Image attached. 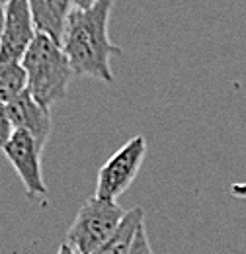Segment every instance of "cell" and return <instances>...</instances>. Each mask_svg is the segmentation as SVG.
<instances>
[{
    "label": "cell",
    "instance_id": "8fae6325",
    "mask_svg": "<svg viewBox=\"0 0 246 254\" xmlns=\"http://www.w3.org/2000/svg\"><path fill=\"white\" fill-rule=\"evenodd\" d=\"M127 254H154L151 243H149V237H147V231H145V223L137 229V235H135Z\"/></svg>",
    "mask_w": 246,
    "mask_h": 254
},
{
    "label": "cell",
    "instance_id": "9c48e42d",
    "mask_svg": "<svg viewBox=\"0 0 246 254\" xmlns=\"http://www.w3.org/2000/svg\"><path fill=\"white\" fill-rule=\"evenodd\" d=\"M145 223V211L143 207H133L125 213L123 221L120 223L118 231L112 235V239L98 251L96 254H127L135 235H137V229Z\"/></svg>",
    "mask_w": 246,
    "mask_h": 254
},
{
    "label": "cell",
    "instance_id": "8992f818",
    "mask_svg": "<svg viewBox=\"0 0 246 254\" xmlns=\"http://www.w3.org/2000/svg\"><path fill=\"white\" fill-rule=\"evenodd\" d=\"M35 33L28 0H4L0 63H22Z\"/></svg>",
    "mask_w": 246,
    "mask_h": 254
},
{
    "label": "cell",
    "instance_id": "30bf717a",
    "mask_svg": "<svg viewBox=\"0 0 246 254\" xmlns=\"http://www.w3.org/2000/svg\"><path fill=\"white\" fill-rule=\"evenodd\" d=\"M26 90L22 63H0V104H10Z\"/></svg>",
    "mask_w": 246,
    "mask_h": 254
},
{
    "label": "cell",
    "instance_id": "52a82bcc",
    "mask_svg": "<svg viewBox=\"0 0 246 254\" xmlns=\"http://www.w3.org/2000/svg\"><path fill=\"white\" fill-rule=\"evenodd\" d=\"M6 110H8V118L14 129L30 133L41 147H45L51 135V110L49 108L41 106L28 90H24L10 104H6Z\"/></svg>",
    "mask_w": 246,
    "mask_h": 254
},
{
    "label": "cell",
    "instance_id": "9a60e30c",
    "mask_svg": "<svg viewBox=\"0 0 246 254\" xmlns=\"http://www.w3.org/2000/svg\"><path fill=\"white\" fill-rule=\"evenodd\" d=\"M57 254H76V253H74V251H70V249H68V247L62 243L61 247H59V251H57Z\"/></svg>",
    "mask_w": 246,
    "mask_h": 254
},
{
    "label": "cell",
    "instance_id": "6da1fadb",
    "mask_svg": "<svg viewBox=\"0 0 246 254\" xmlns=\"http://www.w3.org/2000/svg\"><path fill=\"white\" fill-rule=\"evenodd\" d=\"M114 4L116 0H98L86 10L72 8L68 14L61 47L74 74L114 82L110 61L114 55H122V47L112 43L108 35Z\"/></svg>",
    "mask_w": 246,
    "mask_h": 254
},
{
    "label": "cell",
    "instance_id": "4fadbf2b",
    "mask_svg": "<svg viewBox=\"0 0 246 254\" xmlns=\"http://www.w3.org/2000/svg\"><path fill=\"white\" fill-rule=\"evenodd\" d=\"M72 2V8H76V10H86V8H90L92 4H96L98 0H70Z\"/></svg>",
    "mask_w": 246,
    "mask_h": 254
},
{
    "label": "cell",
    "instance_id": "3957f363",
    "mask_svg": "<svg viewBox=\"0 0 246 254\" xmlns=\"http://www.w3.org/2000/svg\"><path fill=\"white\" fill-rule=\"evenodd\" d=\"M125 213L118 201L88 197L68 227L64 245L76 254H96L118 231Z\"/></svg>",
    "mask_w": 246,
    "mask_h": 254
},
{
    "label": "cell",
    "instance_id": "7c38bea8",
    "mask_svg": "<svg viewBox=\"0 0 246 254\" xmlns=\"http://www.w3.org/2000/svg\"><path fill=\"white\" fill-rule=\"evenodd\" d=\"M12 133H14V127H12V122L8 118L6 104H0V151L4 149V145L8 143Z\"/></svg>",
    "mask_w": 246,
    "mask_h": 254
},
{
    "label": "cell",
    "instance_id": "277c9868",
    "mask_svg": "<svg viewBox=\"0 0 246 254\" xmlns=\"http://www.w3.org/2000/svg\"><path fill=\"white\" fill-rule=\"evenodd\" d=\"M147 155V141L143 135L129 139L120 151H116L98 172V182L94 195L108 201H118V197L129 190L135 182L143 160Z\"/></svg>",
    "mask_w": 246,
    "mask_h": 254
},
{
    "label": "cell",
    "instance_id": "7a4b0ae2",
    "mask_svg": "<svg viewBox=\"0 0 246 254\" xmlns=\"http://www.w3.org/2000/svg\"><path fill=\"white\" fill-rule=\"evenodd\" d=\"M22 66L26 72V90L49 110L66 96L70 78L74 76L62 47L45 33H35Z\"/></svg>",
    "mask_w": 246,
    "mask_h": 254
},
{
    "label": "cell",
    "instance_id": "5bb4252c",
    "mask_svg": "<svg viewBox=\"0 0 246 254\" xmlns=\"http://www.w3.org/2000/svg\"><path fill=\"white\" fill-rule=\"evenodd\" d=\"M2 30H4V0H0V41H2Z\"/></svg>",
    "mask_w": 246,
    "mask_h": 254
},
{
    "label": "cell",
    "instance_id": "ba28073f",
    "mask_svg": "<svg viewBox=\"0 0 246 254\" xmlns=\"http://www.w3.org/2000/svg\"><path fill=\"white\" fill-rule=\"evenodd\" d=\"M31 12V20L37 33L49 35L53 41L61 45L64 24L68 14L72 12L70 0H28Z\"/></svg>",
    "mask_w": 246,
    "mask_h": 254
},
{
    "label": "cell",
    "instance_id": "5b68a950",
    "mask_svg": "<svg viewBox=\"0 0 246 254\" xmlns=\"http://www.w3.org/2000/svg\"><path fill=\"white\" fill-rule=\"evenodd\" d=\"M45 147H41L30 133L14 129L8 143L4 145L2 153L10 160L12 168L18 172L28 197H41L47 193V184L43 180L41 172V153Z\"/></svg>",
    "mask_w": 246,
    "mask_h": 254
}]
</instances>
